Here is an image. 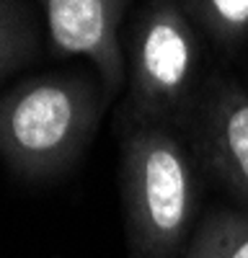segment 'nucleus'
I'll return each instance as SVG.
<instances>
[{"label":"nucleus","instance_id":"0eeeda50","mask_svg":"<svg viewBox=\"0 0 248 258\" xmlns=\"http://www.w3.org/2000/svg\"><path fill=\"white\" fill-rule=\"evenodd\" d=\"M183 258H248V209H215L194 230Z\"/></svg>","mask_w":248,"mask_h":258},{"label":"nucleus","instance_id":"39448f33","mask_svg":"<svg viewBox=\"0 0 248 258\" xmlns=\"http://www.w3.org/2000/svg\"><path fill=\"white\" fill-rule=\"evenodd\" d=\"M47 13L52 49L59 57L93 62L106 101L127 85V54L121 49V18L130 0H39Z\"/></svg>","mask_w":248,"mask_h":258},{"label":"nucleus","instance_id":"423d86ee","mask_svg":"<svg viewBox=\"0 0 248 258\" xmlns=\"http://www.w3.org/2000/svg\"><path fill=\"white\" fill-rule=\"evenodd\" d=\"M192 24L212 44L235 54L248 44V0H178Z\"/></svg>","mask_w":248,"mask_h":258},{"label":"nucleus","instance_id":"f03ea898","mask_svg":"<svg viewBox=\"0 0 248 258\" xmlns=\"http://www.w3.org/2000/svg\"><path fill=\"white\" fill-rule=\"evenodd\" d=\"M106 103L101 80L86 73L18 80L0 96V158L24 183L68 173L91 145Z\"/></svg>","mask_w":248,"mask_h":258},{"label":"nucleus","instance_id":"20e7f679","mask_svg":"<svg viewBox=\"0 0 248 258\" xmlns=\"http://www.w3.org/2000/svg\"><path fill=\"white\" fill-rule=\"evenodd\" d=\"M194 158L238 204L248 207V88L235 78H207L186 129Z\"/></svg>","mask_w":248,"mask_h":258},{"label":"nucleus","instance_id":"7ed1b4c3","mask_svg":"<svg viewBox=\"0 0 248 258\" xmlns=\"http://www.w3.org/2000/svg\"><path fill=\"white\" fill-rule=\"evenodd\" d=\"M178 0H145L127 39V96L116 126L168 124L186 135L204 88V41Z\"/></svg>","mask_w":248,"mask_h":258},{"label":"nucleus","instance_id":"f257e3e1","mask_svg":"<svg viewBox=\"0 0 248 258\" xmlns=\"http://www.w3.org/2000/svg\"><path fill=\"white\" fill-rule=\"evenodd\" d=\"M121 135V204L130 258L186 253L199 209V163L181 129L116 126Z\"/></svg>","mask_w":248,"mask_h":258},{"label":"nucleus","instance_id":"6e6552de","mask_svg":"<svg viewBox=\"0 0 248 258\" xmlns=\"http://www.w3.org/2000/svg\"><path fill=\"white\" fill-rule=\"evenodd\" d=\"M39 52L31 13L18 0H0V80L26 68Z\"/></svg>","mask_w":248,"mask_h":258}]
</instances>
